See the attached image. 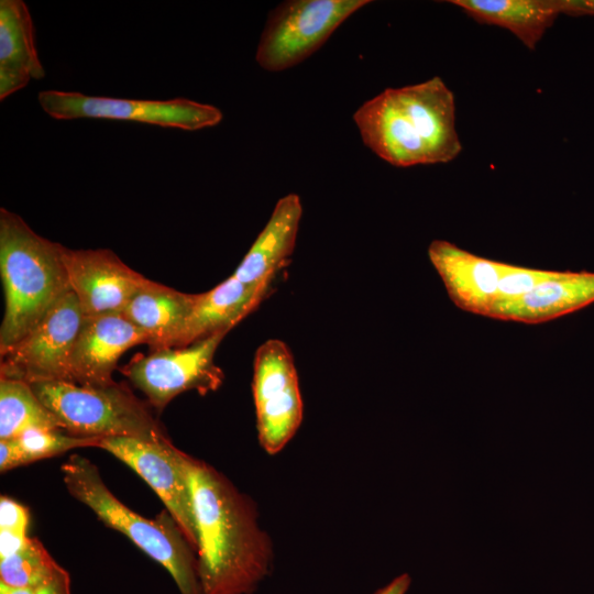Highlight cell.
<instances>
[{
  "label": "cell",
  "mask_w": 594,
  "mask_h": 594,
  "mask_svg": "<svg viewBox=\"0 0 594 594\" xmlns=\"http://www.w3.org/2000/svg\"><path fill=\"white\" fill-rule=\"evenodd\" d=\"M428 255L452 301L472 314L541 323L594 302V272L508 265L443 240L432 241Z\"/></svg>",
  "instance_id": "1"
},
{
  "label": "cell",
  "mask_w": 594,
  "mask_h": 594,
  "mask_svg": "<svg viewBox=\"0 0 594 594\" xmlns=\"http://www.w3.org/2000/svg\"><path fill=\"white\" fill-rule=\"evenodd\" d=\"M180 462L191 492L202 594H252L274 558L253 499L205 461L182 451Z\"/></svg>",
  "instance_id": "2"
},
{
  "label": "cell",
  "mask_w": 594,
  "mask_h": 594,
  "mask_svg": "<svg viewBox=\"0 0 594 594\" xmlns=\"http://www.w3.org/2000/svg\"><path fill=\"white\" fill-rule=\"evenodd\" d=\"M353 120L364 145L396 167L449 163L462 150L454 95L438 76L383 90Z\"/></svg>",
  "instance_id": "3"
},
{
  "label": "cell",
  "mask_w": 594,
  "mask_h": 594,
  "mask_svg": "<svg viewBox=\"0 0 594 594\" xmlns=\"http://www.w3.org/2000/svg\"><path fill=\"white\" fill-rule=\"evenodd\" d=\"M63 246L37 234L20 216L0 209V274L4 292L1 354L31 332L70 290Z\"/></svg>",
  "instance_id": "4"
},
{
  "label": "cell",
  "mask_w": 594,
  "mask_h": 594,
  "mask_svg": "<svg viewBox=\"0 0 594 594\" xmlns=\"http://www.w3.org/2000/svg\"><path fill=\"white\" fill-rule=\"evenodd\" d=\"M61 471L68 493L89 507L105 525L122 532L160 563L180 594H202L197 554L166 509L154 519L136 514L112 494L98 468L80 454H72Z\"/></svg>",
  "instance_id": "5"
},
{
  "label": "cell",
  "mask_w": 594,
  "mask_h": 594,
  "mask_svg": "<svg viewBox=\"0 0 594 594\" xmlns=\"http://www.w3.org/2000/svg\"><path fill=\"white\" fill-rule=\"evenodd\" d=\"M64 432L76 437H132L170 444L165 429L147 404L117 382L81 386L69 382L30 384Z\"/></svg>",
  "instance_id": "6"
},
{
  "label": "cell",
  "mask_w": 594,
  "mask_h": 594,
  "mask_svg": "<svg viewBox=\"0 0 594 594\" xmlns=\"http://www.w3.org/2000/svg\"><path fill=\"white\" fill-rule=\"evenodd\" d=\"M367 0H290L270 14L255 59L268 72L290 68L320 48Z\"/></svg>",
  "instance_id": "7"
},
{
  "label": "cell",
  "mask_w": 594,
  "mask_h": 594,
  "mask_svg": "<svg viewBox=\"0 0 594 594\" xmlns=\"http://www.w3.org/2000/svg\"><path fill=\"white\" fill-rule=\"evenodd\" d=\"M37 100L43 111L56 120L131 121L198 131L219 124L223 118L217 107L187 98L129 99L50 89L40 91Z\"/></svg>",
  "instance_id": "8"
},
{
  "label": "cell",
  "mask_w": 594,
  "mask_h": 594,
  "mask_svg": "<svg viewBox=\"0 0 594 594\" xmlns=\"http://www.w3.org/2000/svg\"><path fill=\"white\" fill-rule=\"evenodd\" d=\"M226 334L216 333L187 346L151 350L134 356L121 371L162 411L186 391L205 395L221 386L224 374L216 365L215 354Z\"/></svg>",
  "instance_id": "9"
},
{
  "label": "cell",
  "mask_w": 594,
  "mask_h": 594,
  "mask_svg": "<svg viewBox=\"0 0 594 594\" xmlns=\"http://www.w3.org/2000/svg\"><path fill=\"white\" fill-rule=\"evenodd\" d=\"M84 318L76 295L67 292L31 332L1 354L0 377L72 383V355Z\"/></svg>",
  "instance_id": "10"
},
{
  "label": "cell",
  "mask_w": 594,
  "mask_h": 594,
  "mask_svg": "<svg viewBox=\"0 0 594 594\" xmlns=\"http://www.w3.org/2000/svg\"><path fill=\"white\" fill-rule=\"evenodd\" d=\"M252 391L260 444L276 454L296 435L304 416L294 356L282 340L270 339L256 350Z\"/></svg>",
  "instance_id": "11"
},
{
  "label": "cell",
  "mask_w": 594,
  "mask_h": 594,
  "mask_svg": "<svg viewBox=\"0 0 594 594\" xmlns=\"http://www.w3.org/2000/svg\"><path fill=\"white\" fill-rule=\"evenodd\" d=\"M99 448L139 474L157 494L197 554L198 538L190 487L180 462L182 450L132 437L102 438Z\"/></svg>",
  "instance_id": "12"
},
{
  "label": "cell",
  "mask_w": 594,
  "mask_h": 594,
  "mask_svg": "<svg viewBox=\"0 0 594 594\" xmlns=\"http://www.w3.org/2000/svg\"><path fill=\"white\" fill-rule=\"evenodd\" d=\"M62 257L69 288L85 317L121 314L148 279L110 250L63 246Z\"/></svg>",
  "instance_id": "13"
},
{
  "label": "cell",
  "mask_w": 594,
  "mask_h": 594,
  "mask_svg": "<svg viewBox=\"0 0 594 594\" xmlns=\"http://www.w3.org/2000/svg\"><path fill=\"white\" fill-rule=\"evenodd\" d=\"M147 337L122 314L85 317L72 355V383L106 386L121 355Z\"/></svg>",
  "instance_id": "14"
},
{
  "label": "cell",
  "mask_w": 594,
  "mask_h": 594,
  "mask_svg": "<svg viewBox=\"0 0 594 594\" xmlns=\"http://www.w3.org/2000/svg\"><path fill=\"white\" fill-rule=\"evenodd\" d=\"M301 215L298 195L288 194L280 198L233 276L250 286L270 288L276 273L294 252Z\"/></svg>",
  "instance_id": "15"
},
{
  "label": "cell",
  "mask_w": 594,
  "mask_h": 594,
  "mask_svg": "<svg viewBox=\"0 0 594 594\" xmlns=\"http://www.w3.org/2000/svg\"><path fill=\"white\" fill-rule=\"evenodd\" d=\"M270 288L250 286L233 275L197 294L193 310L172 348H182L220 332H229L254 311Z\"/></svg>",
  "instance_id": "16"
},
{
  "label": "cell",
  "mask_w": 594,
  "mask_h": 594,
  "mask_svg": "<svg viewBox=\"0 0 594 594\" xmlns=\"http://www.w3.org/2000/svg\"><path fill=\"white\" fill-rule=\"evenodd\" d=\"M30 10L23 0L0 1V100L45 76Z\"/></svg>",
  "instance_id": "17"
},
{
  "label": "cell",
  "mask_w": 594,
  "mask_h": 594,
  "mask_svg": "<svg viewBox=\"0 0 594 594\" xmlns=\"http://www.w3.org/2000/svg\"><path fill=\"white\" fill-rule=\"evenodd\" d=\"M186 294L147 279L121 312L146 337L151 350L172 348L195 305Z\"/></svg>",
  "instance_id": "18"
},
{
  "label": "cell",
  "mask_w": 594,
  "mask_h": 594,
  "mask_svg": "<svg viewBox=\"0 0 594 594\" xmlns=\"http://www.w3.org/2000/svg\"><path fill=\"white\" fill-rule=\"evenodd\" d=\"M482 24L510 31L526 47L535 50L561 14L560 0H453Z\"/></svg>",
  "instance_id": "19"
},
{
  "label": "cell",
  "mask_w": 594,
  "mask_h": 594,
  "mask_svg": "<svg viewBox=\"0 0 594 594\" xmlns=\"http://www.w3.org/2000/svg\"><path fill=\"white\" fill-rule=\"evenodd\" d=\"M31 429L63 431L30 384L0 377V440L15 439Z\"/></svg>",
  "instance_id": "20"
},
{
  "label": "cell",
  "mask_w": 594,
  "mask_h": 594,
  "mask_svg": "<svg viewBox=\"0 0 594 594\" xmlns=\"http://www.w3.org/2000/svg\"><path fill=\"white\" fill-rule=\"evenodd\" d=\"M61 565L37 538H29L16 553L0 559V583L36 588L51 579Z\"/></svg>",
  "instance_id": "21"
},
{
  "label": "cell",
  "mask_w": 594,
  "mask_h": 594,
  "mask_svg": "<svg viewBox=\"0 0 594 594\" xmlns=\"http://www.w3.org/2000/svg\"><path fill=\"white\" fill-rule=\"evenodd\" d=\"M15 439L22 448L29 464L75 448H99L102 438L76 437L58 430L31 429Z\"/></svg>",
  "instance_id": "22"
},
{
  "label": "cell",
  "mask_w": 594,
  "mask_h": 594,
  "mask_svg": "<svg viewBox=\"0 0 594 594\" xmlns=\"http://www.w3.org/2000/svg\"><path fill=\"white\" fill-rule=\"evenodd\" d=\"M29 520L30 513L25 506L8 496H1L0 530H11L26 534Z\"/></svg>",
  "instance_id": "23"
},
{
  "label": "cell",
  "mask_w": 594,
  "mask_h": 594,
  "mask_svg": "<svg viewBox=\"0 0 594 594\" xmlns=\"http://www.w3.org/2000/svg\"><path fill=\"white\" fill-rule=\"evenodd\" d=\"M26 464L25 454L16 439L0 440V471L2 473Z\"/></svg>",
  "instance_id": "24"
},
{
  "label": "cell",
  "mask_w": 594,
  "mask_h": 594,
  "mask_svg": "<svg viewBox=\"0 0 594 594\" xmlns=\"http://www.w3.org/2000/svg\"><path fill=\"white\" fill-rule=\"evenodd\" d=\"M34 594H70L68 572L61 566L51 579L34 588Z\"/></svg>",
  "instance_id": "25"
},
{
  "label": "cell",
  "mask_w": 594,
  "mask_h": 594,
  "mask_svg": "<svg viewBox=\"0 0 594 594\" xmlns=\"http://www.w3.org/2000/svg\"><path fill=\"white\" fill-rule=\"evenodd\" d=\"M29 538L24 532L0 530V559L20 551L26 544Z\"/></svg>",
  "instance_id": "26"
},
{
  "label": "cell",
  "mask_w": 594,
  "mask_h": 594,
  "mask_svg": "<svg viewBox=\"0 0 594 594\" xmlns=\"http://www.w3.org/2000/svg\"><path fill=\"white\" fill-rule=\"evenodd\" d=\"M561 14L594 15V0H560Z\"/></svg>",
  "instance_id": "27"
},
{
  "label": "cell",
  "mask_w": 594,
  "mask_h": 594,
  "mask_svg": "<svg viewBox=\"0 0 594 594\" xmlns=\"http://www.w3.org/2000/svg\"><path fill=\"white\" fill-rule=\"evenodd\" d=\"M411 583L409 574L404 573L377 590L374 594H406Z\"/></svg>",
  "instance_id": "28"
},
{
  "label": "cell",
  "mask_w": 594,
  "mask_h": 594,
  "mask_svg": "<svg viewBox=\"0 0 594 594\" xmlns=\"http://www.w3.org/2000/svg\"><path fill=\"white\" fill-rule=\"evenodd\" d=\"M0 594H34V588L14 587L0 583Z\"/></svg>",
  "instance_id": "29"
}]
</instances>
